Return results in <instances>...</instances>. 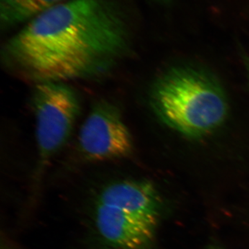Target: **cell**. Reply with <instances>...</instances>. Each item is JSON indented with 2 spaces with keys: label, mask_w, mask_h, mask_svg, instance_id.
<instances>
[{
  "label": "cell",
  "mask_w": 249,
  "mask_h": 249,
  "mask_svg": "<svg viewBox=\"0 0 249 249\" xmlns=\"http://www.w3.org/2000/svg\"><path fill=\"white\" fill-rule=\"evenodd\" d=\"M62 0H0V19L2 28H11L30 21Z\"/></svg>",
  "instance_id": "8992f818"
},
{
  "label": "cell",
  "mask_w": 249,
  "mask_h": 249,
  "mask_svg": "<svg viewBox=\"0 0 249 249\" xmlns=\"http://www.w3.org/2000/svg\"><path fill=\"white\" fill-rule=\"evenodd\" d=\"M150 99L160 121L190 138L212 133L229 112L227 96L217 80L193 67H174L162 73L152 85Z\"/></svg>",
  "instance_id": "3957f363"
},
{
  "label": "cell",
  "mask_w": 249,
  "mask_h": 249,
  "mask_svg": "<svg viewBox=\"0 0 249 249\" xmlns=\"http://www.w3.org/2000/svg\"><path fill=\"white\" fill-rule=\"evenodd\" d=\"M242 58H243L244 63H245L246 70H247V74H248V78L249 79V57L248 55H242Z\"/></svg>",
  "instance_id": "52a82bcc"
},
{
  "label": "cell",
  "mask_w": 249,
  "mask_h": 249,
  "mask_svg": "<svg viewBox=\"0 0 249 249\" xmlns=\"http://www.w3.org/2000/svg\"><path fill=\"white\" fill-rule=\"evenodd\" d=\"M31 106L35 116L37 162L27 206L34 208L40 197L47 167L68 142L80 114V105L76 92L65 83L44 82L35 84Z\"/></svg>",
  "instance_id": "277c9868"
},
{
  "label": "cell",
  "mask_w": 249,
  "mask_h": 249,
  "mask_svg": "<svg viewBox=\"0 0 249 249\" xmlns=\"http://www.w3.org/2000/svg\"><path fill=\"white\" fill-rule=\"evenodd\" d=\"M128 28L110 0H71L28 22L5 44L6 66L34 82L89 79L116 67L129 50Z\"/></svg>",
  "instance_id": "6da1fadb"
},
{
  "label": "cell",
  "mask_w": 249,
  "mask_h": 249,
  "mask_svg": "<svg viewBox=\"0 0 249 249\" xmlns=\"http://www.w3.org/2000/svg\"><path fill=\"white\" fill-rule=\"evenodd\" d=\"M155 1H158V2L160 3H168L170 0H155Z\"/></svg>",
  "instance_id": "9c48e42d"
},
{
  "label": "cell",
  "mask_w": 249,
  "mask_h": 249,
  "mask_svg": "<svg viewBox=\"0 0 249 249\" xmlns=\"http://www.w3.org/2000/svg\"><path fill=\"white\" fill-rule=\"evenodd\" d=\"M133 145L120 109L109 101L96 103L78 134V149L82 158L90 162L128 158Z\"/></svg>",
  "instance_id": "5b68a950"
},
{
  "label": "cell",
  "mask_w": 249,
  "mask_h": 249,
  "mask_svg": "<svg viewBox=\"0 0 249 249\" xmlns=\"http://www.w3.org/2000/svg\"><path fill=\"white\" fill-rule=\"evenodd\" d=\"M87 209L89 249H154L163 201L153 183L111 180L91 194Z\"/></svg>",
  "instance_id": "7a4b0ae2"
},
{
  "label": "cell",
  "mask_w": 249,
  "mask_h": 249,
  "mask_svg": "<svg viewBox=\"0 0 249 249\" xmlns=\"http://www.w3.org/2000/svg\"><path fill=\"white\" fill-rule=\"evenodd\" d=\"M222 249L220 247H218V246L216 245H211L210 247H208L207 249Z\"/></svg>",
  "instance_id": "ba28073f"
}]
</instances>
